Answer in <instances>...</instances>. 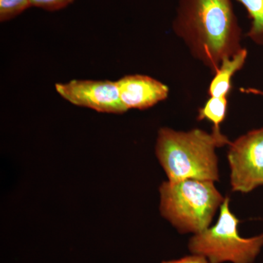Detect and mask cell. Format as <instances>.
Segmentation results:
<instances>
[{
	"label": "cell",
	"instance_id": "obj_1",
	"mask_svg": "<svg viewBox=\"0 0 263 263\" xmlns=\"http://www.w3.org/2000/svg\"><path fill=\"white\" fill-rule=\"evenodd\" d=\"M173 30L214 74L224 58L243 48L232 0H180Z\"/></svg>",
	"mask_w": 263,
	"mask_h": 263
},
{
	"label": "cell",
	"instance_id": "obj_2",
	"mask_svg": "<svg viewBox=\"0 0 263 263\" xmlns=\"http://www.w3.org/2000/svg\"><path fill=\"white\" fill-rule=\"evenodd\" d=\"M231 141L221 130L195 128L183 132L159 129L155 154L170 181L197 179L216 182L219 173L216 148Z\"/></svg>",
	"mask_w": 263,
	"mask_h": 263
},
{
	"label": "cell",
	"instance_id": "obj_3",
	"mask_svg": "<svg viewBox=\"0 0 263 263\" xmlns=\"http://www.w3.org/2000/svg\"><path fill=\"white\" fill-rule=\"evenodd\" d=\"M160 195L161 215L181 234L209 228L226 198L213 181L197 179L164 181Z\"/></svg>",
	"mask_w": 263,
	"mask_h": 263
},
{
	"label": "cell",
	"instance_id": "obj_4",
	"mask_svg": "<svg viewBox=\"0 0 263 263\" xmlns=\"http://www.w3.org/2000/svg\"><path fill=\"white\" fill-rule=\"evenodd\" d=\"M239 220L230 211V198L226 197L215 226L194 235L188 247L193 254L203 256L209 263H252L263 247V233L242 238Z\"/></svg>",
	"mask_w": 263,
	"mask_h": 263
},
{
	"label": "cell",
	"instance_id": "obj_5",
	"mask_svg": "<svg viewBox=\"0 0 263 263\" xmlns=\"http://www.w3.org/2000/svg\"><path fill=\"white\" fill-rule=\"evenodd\" d=\"M228 160L233 192L247 194L263 185V127L231 142Z\"/></svg>",
	"mask_w": 263,
	"mask_h": 263
},
{
	"label": "cell",
	"instance_id": "obj_6",
	"mask_svg": "<svg viewBox=\"0 0 263 263\" xmlns=\"http://www.w3.org/2000/svg\"><path fill=\"white\" fill-rule=\"evenodd\" d=\"M55 87L57 93L72 105L100 113L121 114L127 111L116 81L73 80L58 83Z\"/></svg>",
	"mask_w": 263,
	"mask_h": 263
},
{
	"label": "cell",
	"instance_id": "obj_7",
	"mask_svg": "<svg viewBox=\"0 0 263 263\" xmlns=\"http://www.w3.org/2000/svg\"><path fill=\"white\" fill-rule=\"evenodd\" d=\"M123 105L127 110H146L168 98L169 88L145 75H129L116 81Z\"/></svg>",
	"mask_w": 263,
	"mask_h": 263
},
{
	"label": "cell",
	"instance_id": "obj_8",
	"mask_svg": "<svg viewBox=\"0 0 263 263\" xmlns=\"http://www.w3.org/2000/svg\"><path fill=\"white\" fill-rule=\"evenodd\" d=\"M248 51L243 48L239 52L222 60L219 68L214 73L209 85V95L214 98H228L231 91L232 79L238 71L245 66Z\"/></svg>",
	"mask_w": 263,
	"mask_h": 263
},
{
	"label": "cell",
	"instance_id": "obj_9",
	"mask_svg": "<svg viewBox=\"0 0 263 263\" xmlns=\"http://www.w3.org/2000/svg\"><path fill=\"white\" fill-rule=\"evenodd\" d=\"M245 7L251 21L247 33L252 42L263 46V0H235Z\"/></svg>",
	"mask_w": 263,
	"mask_h": 263
},
{
	"label": "cell",
	"instance_id": "obj_10",
	"mask_svg": "<svg viewBox=\"0 0 263 263\" xmlns=\"http://www.w3.org/2000/svg\"><path fill=\"white\" fill-rule=\"evenodd\" d=\"M228 107V98L210 97L205 105L199 109L197 120L206 119L212 123V129L221 130L220 126L227 117Z\"/></svg>",
	"mask_w": 263,
	"mask_h": 263
},
{
	"label": "cell",
	"instance_id": "obj_11",
	"mask_svg": "<svg viewBox=\"0 0 263 263\" xmlns=\"http://www.w3.org/2000/svg\"><path fill=\"white\" fill-rule=\"evenodd\" d=\"M30 7L31 0H0V22L11 20Z\"/></svg>",
	"mask_w": 263,
	"mask_h": 263
},
{
	"label": "cell",
	"instance_id": "obj_12",
	"mask_svg": "<svg viewBox=\"0 0 263 263\" xmlns=\"http://www.w3.org/2000/svg\"><path fill=\"white\" fill-rule=\"evenodd\" d=\"M75 0H31L32 7L42 8L48 11L63 9Z\"/></svg>",
	"mask_w": 263,
	"mask_h": 263
},
{
	"label": "cell",
	"instance_id": "obj_13",
	"mask_svg": "<svg viewBox=\"0 0 263 263\" xmlns=\"http://www.w3.org/2000/svg\"><path fill=\"white\" fill-rule=\"evenodd\" d=\"M162 263H209V262L203 256L193 254V255L186 256L181 259L163 261Z\"/></svg>",
	"mask_w": 263,
	"mask_h": 263
}]
</instances>
